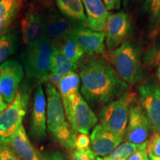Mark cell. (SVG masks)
I'll return each mask as SVG.
<instances>
[{"label": "cell", "mask_w": 160, "mask_h": 160, "mask_svg": "<svg viewBox=\"0 0 160 160\" xmlns=\"http://www.w3.org/2000/svg\"><path fill=\"white\" fill-rule=\"evenodd\" d=\"M81 93L91 105H105L121 97L128 85L111 65L99 57H93L79 69Z\"/></svg>", "instance_id": "6da1fadb"}, {"label": "cell", "mask_w": 160, "mask_h": 160, "mask_svg": "<svg viewBox=\"0 0 160 160\" xmlns=\"http://www.w3.org/2000/svg\"><path fill=\"white\" fill-rule=\"evenodd\" d=\"M45 35L51 42L68 37L77 27L71 21L56 13H50L45 17Z\"/></svg>", "instance_id": "ac0fdd59"}, {"label": "cell", "mask_w": 160, "mask_h": 160, "mask_svg": "<svg viewBox=\"0 0 160 160\" xmlns=\"http://www.w3.org/2000/svg\"><path fill=\"white\" fill-rule=\"evenodd\" d=\"M143 9L148 15L151 28L155 29L160 24V0H145Z\"/></svg>", "instance_id": "484cf974"}, {"label": "cell", "mask_w": 160, "mask_h": 160, "mask_svg": "<svg viewBox=\"0 0 160 160\" xmlns=\"http://www.w3.org/2000/svg\"><path fill=\"white\" fill-rule=\"evenodd\" d=\"M111 59L115 71L128 85H135L142 78L139 51L131 42L126 40L113 51Z\"/></svg>", "instance_id": "5b68a950"}, {"label": "cell", "mask_w": 160, "mask_h": 160, "mask_svg": "<svg viewBox=\"0 0 160 160\" xmlns=\"http://www.w3.org/2000/svg\"><path fill=\"white\" fill-rule=\"evenodd\" d=\"M148 153L147 149H144L135 152L127 160H146L148 159Z\"/></svg>", "instance_id": "1f68e13d"}, {"label": "cell", "mask_w": 160, "mask_h": 160, "mask_svg": "<svg viewBox=\"0 0 160 160\" xmlns=\"http://www.w3.org/2000/svg\"><path fill=\"white\" fill-rule=\"evenodd\" d=\"M105 43L109 49L117 48L125 42L131 31V22L125 12L109 13L105 25Z\"/></svg>", "instance_id": "8fae6325"}, {"label": "cell", "mask_w": 160, "mask_h": 160, "mask_svg": "<svg viewBox=\"0 0 160 160\" xmlns=\"http://www.w3.org/2000/svg\"><path fill=\"white\" fill-rule=\"evenodd\" d=\"M44 1H48V0H44Z\"/></svg>", "instance_id": "8d00e7d4"}, {"label": "cell", "mask_w": 160, "mask_h": 160, "mask_svg": "<svg viewBox=\"0 0 160 160\" xmlns=\"http://www.w3.org/2000/svg\"><path fill=\"white\" fill-rule=\"evenodd\" d=\"M146 148L147 142L137 145L126 142L119 145L106 157H97V160H127L135 152Z\"/></svg>", "instance_id": "603a6c76"}, {"label": "cell", "mask_w": 160, "mask_h": 160, "mask_svg": "<svg viewBox=\"0 0 160 160\" xmlns=\"http://www.w3.org/2000/svg\"><path fill=\"white\" fill-rule=\"evenodd\" d=\"M139 104L148 119L151 131L160 132V86L157 79L152 78L140 86Z\"/></svg>", "instance_id": "ba28073f"}, {"label": "cell", "mask_w": 160, "mask_h": 160, "mask_svg": "<svg viewBox=\"0 0 160 160\" xmlns=\"http://www.w3.org/2000/svg\"><path fill=\"white\" fill-rule=\"evenodd\" d=\"M90 138L91 151L99 157L108 155L123 141L101 124L93 128Z\"/></svg>", "instance_id": "9a60e30c"}, {"label": "cell", "mask_w": 160, "mask_h": 160, "mask_svg": "<svg viewBox=\"0 0 160 160\" xmlns=\"http://www.w3.org/2000/svg\"><path fill=\"white\" fill-rule=\"evenodd\" d=\"M108 11L117 10L120 8L121 0H102Z\"/></svg>", "instance_id": "4dcf8cb0"}, {"label": "cell", "mask_w": 160, "mask_h": 160, "mask_svg": "<svg viewBox=\"0 0 160 160\" xmlns=\"http://www.w3.org/2000/svg\"><path fill=\"white\" fill-rule=\"evenodd\" d=\"M7 107H8L7 103H6L5 102V100L2 99V97L0 96V113H1V112H2Z\"/></svg>", "instance_id": "836d02e7"}, {"label": "cell", "mask_w": 160, "mask_h": 160, "mask_svg": "<svg viewBox=\"0 0 160 160\" xmlns=\"http://www.w3.org/2000/svg\"><path fill=\"white\" fill-rule=\"evenodd\" d=\"M149 160H160V157H155V156L148 154Z\"/></svg>", "instance_id": "e575fe53"}, {"label": "cell", "mask_w": 160, "mask_h": 160, "mask_svg": "<svg viewBox=\"0 0 160 160\" xmlns=\"http://www.w3.org/2000/svg\"><path fill=\"white\" fill-rule=\"evenodd\" d=\"M77 68V64L72 62L62 53L53 48L51 59L49 77L56 76V77H62L70 72L74 71Z\"/></svg>", "instance_id": "7402d4cb"}, {"label": "cell", "mask_w": 160, "mask_h": 160, "mask_svg": "<svg viewBox=\"0 0 160 160\" xmlns=\"http://www.w3.org/2000/svg\"><path fill=\"white\" fill-rule=\"evenodd\" d=\"M51 42L53 48L62 53L72 62L78 65L79 61L83 57L84 52L82 50L69 36L55 40Z\"/></svg>", "instance_id": "ffe728a7"}, {"label": "cell", "mask_w": 160, "mask_h": 160, "mask_svg": "<svg viewBox=\"0 0 160 160\" xmlns=\"http://www.w3.org/2000/svg\"><path fill=\"white\" fill-rule=\"evenodd\" d=\"M157 78H158V82H159V85L160 86V65H159V70H158L157 71Z\"/></svg>", "instance_id": "d590c367"}, {"label": "cell", "mask_w": 160, "mask_h": 160, "mask_svg": "<svg viewBox=\"0 0 160 160\" xmlns=\"http://www.w3.org/2000/svg\"><path fill=\"white\" fill-rule=\"evenodd\" d=\"M53 45L47 36L37 45L27 48L21 55L23 68L29 78L47 81L50 74Z\"/></svg>", "instance_id": "277c9868"}, {"label": "cell", "mask_w": 160, "mask_h": 160, "mask_svg": "<svg viewBox=\"0 0 160 160\" xmlns=\"http://www.w3.org/2000/svg\"><path fill=\"white\" fill-rule=\"evenodd\" d=\"M79 76L74 71L70 72L60 77L56 88H58L62 100L68 99L79 93Z\"/></svg>", "instance_id": "44dd1931"}, {"label": "cell", "mask_w": 160, "mask_h": 160, "mask_svg": "<svg viewBox=\"0 0 160 160\" xmlns=\"http://www.w3.org/2000/svg\"><path fill=\"white\" fill-rule=\"evenodd\" d=\"M17 45V35L7 33L0 37V65L16 51Z\"/></svg>", "instance_id": "d4e9b609"}, {"label": "cell", "mask_w": 160, "mask_h": 160, "mask_svg": "<svg viewBox=\"0 0 160 160\" xmlns=\"http://www.w3.org/2000/svg\"><path fill=\"white\" fill-rule=\"evenodd\" d=\"M135 98V93L126 91L121 97L105 106L100 112L101 125L122 140L128 122L130 107Z\"/></svg>", "instance_id": "3957f363"}, {"label": "cell", "mask_w": 160, "mask_h": 160, "mask_svg": "<svg viewBox=\"0 0 160 160\" xmlns=\"http://www.w3.org/2000/svg\"><path fill=\"white\" fill-rule=\"evenodd\" d=\"M47 156L48 160H66L59 151H54Z\"/></svg>", "instance_id": "d6a6232c"}, {"label": "cell", "mask_w": 160, "mask_h": 160, "mask_svg": "<svg viewBox=\"0 0 160 160\" xmlns=\"http://www.w3.org/2000/svg\"><path fill=\"white\" fill-rule=\"evenodd\" d=\"M71 38L81 48L84 53L93 56L105 52V33L91 31L85 27H77L70 33Z\"/></svg>", "instance_id": "7c38bea8"}, {"label": "cell", "mask_w": 160, "mask_h": 160, "mask_svg": "<svg viewBox=\"0 0 160 160\" xmlns=\"http://www.w3.org/2000/svg\"><path fill=\"white\" fill-rule=\"evenodd\" d=\"M28 97L18 92L11 104L0 113V140L7 142L22 125L27 108Z\"/></svg>", "instance_id": "52a82bcc"}, {"label": "cell", "mask_w": 160, "mask_h": 160, "mask_svg": "<svg viewBox=\"0 0 160 160\" xmlns=\"http://www.w3.org/2000/svg\"><path fill=\"white\" fill-rule=\"evenodd\" d=\"M146 160H149V159H146Z\"/></svg>", "instance_id": "74e56055"}, {"label": "cell", "mask_w": 160, "mask_h": 160, "mask_svg": "<svg viewBox=\"0 0 160 160\" xmlns=\"http://www.w3.org/2000/svg\"><path fill=\"white\" fill-rule=\"evenodd\" d=\"M47 93V126L48 131L60 145L68 151L75 149L77 133L66 121L61 97L57 88L51 82L46 84Z\"/></svg>", "instance_id": "7a4b0ae2"}, {"label": "cell", "mask_w": 160, "mask_h": 160, "mask_svg": "<svg viewBox=\"0 0 160 160\" xmlns=\"http://www.w3.org/2000/svg\"><path fill=\"white\" fill-rule=\"evenodd\" d=\"M58 8L77 27L87 28V19L82 0H56Z\"/></svg>", "instance_id": "d6986e66"}, {"label": "cell", "mask_w": 160, "mask_h": 160, "mask_svg": "<svg viewBox=\"0 0 160 160\" xmlns=\"http://www.w3.org/2000/svg\"><path fill=\"white\" fill-rule=\"evenodd\" d=\"M91 145V138L89 136L85 133H78L76 135L74 140V146L76 150L79 151H85L89 149V146Z\"/></svg>", "instance_id": "f1b7e54d"}, {"label": "cell", "mask_w": 160, "mask_h": 160, "mask_svg": "<svg viewBox=\"0 0 160 160\" xmlns=\"http://www.w3.org/2000/svg\"><path fill=\"white\" fill-rule=\"evenodd\" d=\"M18 157L22 160H48L47 156L42 154L31 143L22 124L13 137L7 142Z\"/></svg>", "instance_id": "2e32d148"}, {"label": "cell", "mask_w": 160, "mask_h": 160, "mask_svg": "<svg viewBox=\"0 0 160 160\" xmlns=\"http://www.w3.org/2000/svg\"><path fill=\"white\" fill-rule=\"evenodd\" d=\"M46 99L43 87L39 85L33 98L31 117V133L37 140H42L46 136Z\"/></svg>", "instance_id": "5bb4252c"}, {"label": "cell", "mask_w": 160, "mask_h": 160, "mask_svg": "<svg viewBox=\"0 0 160 160\" xmlns=\"http://www.w3.org/2000/svg\"><path fill=\"white\" fill-rule=\"evenodd\" d=\"M21 29L26 48L33 47L45 36V17L37 11H29L22 20Z\"/></svg>", "instance_id": "4fadbf2b"}, {"label": "cell", "mask_w": 160, "mask_h": 160, "mask_svg": "<svg viewBox=\"0 0 160 160\" xmlns=\"http://www.w3.org/2000/svg\"><path fill=\"white\" fill-rule=\"evenodd\" d=\"M21 5L22 0H0V27L8 28Z\"/></svg>", "instance_id": "cb8c5ba5"}, {"label": "cell", "mask_w": 160, "mask_h": 160, "mask_svg": "<svg viewBox=\"0 0 160 160\" xmlns=\"http://www.w3.org/2000/svg\"><path fill=\"white\" fill-rule=\"evenodd\" d=\"M24 76L22 65L15 60H7L0 65V96L7 104L13 101Z\"/></svg>", "instance_id": "9c48e42d"}, {"label": "cell", "mask_w": 160, "mask_h": 160, "mask_svg": "<svg viewBox=\"0 0 160 160\" xmlns=\"http://www.w3.org/2000/svg\"><path fill=\"white\" fill-rule=\"evenodd\" d=\"M86 12L87 28L91 31H105L109 13L102 0H82Z\"/></svg>", "instance_id": "e0dca14e"}, {"label": "cell", "mask_w": 160, "mask_h": 160, "mask_svg": "<svg viewBox=\"0 0 160 160\" xmlns=\"http://www.w3.org/2000/svg\"><path fill=\"white\" fill-rule=\"evenodd\" d=\"M0 160H22L8 144L0 140Z\"/></svg>", "instance_id": "83f0119b"}, {"label": "cell", "mask_w": 160, "mask_h": 160, "mask_svg": "<svg viewBox=\"0 0 160 160\" xmlns=\"http://www.w3.org/2000/svg\"><path fill=\"white\" fill-rule=\"evenodd\" d=\"M150 131L149 121L141 106L139 103L131 105L125 133L128 142L137 145L146 142Z\"/></svg>", "instance_id": "30bf717a"}, {"label": "cell", "mask_w": 160, "mask_h": 160, "mask_svg": "<svg viewBox=\"0 0 160 160\" xmlns=\"http://www.w3.org/2000/svg\"><path fill=\"white\" fill-rule=\"evenodd\" d=\"M147 151L148 154L160 157V132L154 133L147 142Z\"/></svg>", "instance_id": "4316f807"}, {"label": "cell", "mask_w": 160, "mask_h": 160, "mask_svg": "<svg viewBox=\"0 0 160 160\" xmlns=\"http://www.w3.org/2000/svg\"><path fill=\"white\" fill-rule=\"evenodd\" d=\"M71 160H97V156L90 148L85 151L75 150L71 154Z\"/></svg>", "instance_id": "f546056e"}, {"label": "cell", "mask_w": 160, "mask_h": 160, "mask_svg": "<svg viewBox=\"0 0 160 160\" xmlns=\"http://www.w3.org/2000/svg\"><path fill=\"white\" fill-rule=\"evenodd\" d=\"M62 102L71 128L76 133L88 134L97 125L98 119L80 93Z\"/></svg>", "instance_id": "8992f818"}]
</instances>
